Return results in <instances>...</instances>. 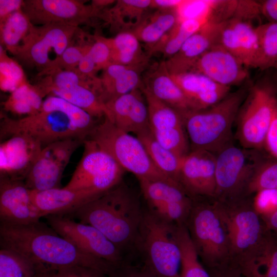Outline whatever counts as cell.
Returning a JSON list of instances; mask_svg holds the SVG:
<instances>
[{"mask_svg":"<svg viewBox=\"0 0 277 277\" xmlns=\"http://www.w3.org/2000/svg\"><path fill=\"white\" fill-rule=\"evenodd\" d=\"M38 277H51L50 274V271L45 272L40 274Z\"/></svg>","mask_w":277,"mask_h":277,"instance_id":"obj_56","label":"cell"},{"mask_svg":"<svg viewBox=\"0 0 277 277\" xmlns=\"http://www.w3.org/2000/svg\"><path fill=\"white\" fill-rule=\"evenodd\" d=\"M142 87L155 97L181 113L197 110L168 71L165 61L152 66L142 81Z\"/></svg>","mask_w":277,"mask_h":277,"instance_id":"obj_23","label":"cell"},{"mask_svg":"<svg viewBox=\"0 0 277 277\" xmlns=\"http://www.w3.org/2000/svg\"><path fill=\"white\" fill-rule=\"evenodd\" d=\"M106 105L110 121L122 130L137 135L150 129L147 104L141 89L113 98Z\"/></svg>","mask_w":277,"mask_h":277,"instance_id":"obj_21","label":"cell"},{"mask_svg":"<svg viewBox=\"0 0 277 277\" xmlns=\"http://www.w3.org/2000/svg\"><path fill=\"white\" fill-rule=\"evenodd\" d=\"M27 82L21 66L10 58L6 49L0 48V87L5 92H12L18 87Z\"/></svg>","mask_w":277,"mask_h":277,"instance_id":"obj_43","label":"cell"},{"mask_svg":"<svg viewBox=\"0 0 277 277\" xmlns=\"http://www.w3.org/2000/svg\"><path fill=\"white\" fill-rule=\"evenodd\" d=\"M107 40L111 49L112 63L141 69L147 63L141 42L133 32H120Z\"/></svg>","mask_w":277,"mask_h":277,"instance_id":"obj_29","label":"cell"},{"mask_svg":"<svg viewBox=\"0 0 277 277\" xmlns=\"http://www.w3.org/2000/svg\"><path fill=\"white\" fill-rule=\"evenodd\" d=\"M240 272L243 277H277V240L273 234Z\"/></svg>","mask_w":277,"mask_h":277,"instance_id":"obj_35","label":"cell"},{"mask_svg":"<svg viewBox=\"0 0 277 277\" xmlns=\"http://www.w3.org/2000/svg\"><path fill=\"white\" fill-rule=\"evenodd\" d=\"M215 154L194 150L182 157L177 182L192 198L214 197L216 189Z\"/></svg>","mask_w":277,"mask_h":277,"instance_id":"obj_17","label":"cell"},{"mask_svg":"<svg viewBox=\"0 0 277 277\" xmlns=\"http://www.w3.org/2000/svg\"><path fill=\"white\" fill-rule=\"evenodd\" d=\"M0 245L2 248L15 251L48 271L82 266L113 276L118 269L82 251L40 221L27 225L1 223Z\"/></svg>","mask_w":277,"mask_h":277,"instance_id":"obj_1","label":"cell"},{"mask_svg":"<svg viewBox=\"0 0 277 277\" xmlns=\"http://www.w3.org/2000/svg\"><path fill=\"white\" fill-rule=\"evenodd\" d=\"M43 146L24 134L11 135L0 145V177L24 181Z\"/></svg>","mask_w":277,"mask_h":277,"instance_id":"obj_19","label":"cell"},{"mask_svg":"<svg viewBox=\"0 0 277 277\" xmlns=\"http://www.w3.org/2000/svg\"><path fill=\"white\" fill-rule=\"evenodd\" d=\"M190 71L204 74L215 82L229 87L246 83L249 76L248 68L217 44L203 53Z\"/></svg>","mask_w":277,"mask_h":277,"instance_id":"obj_20","label":"cell"},{"mask_svg":"<svg viewBox=\"0 0 277 277\" xmlns=\"http://www.w3.org/2000/svg\"><path fill=\"white\" fill-rule=\"evenodd\" d=\"M207 22L188 19L178 21L174 28L154 47L163 52L164 55L171 57L181 49L185 42Z\"/></svg>","mask_w":277,"mask_h":277,"instance_id":"obj_39","label":"cell"},{"mask_svg":"<svg viewBox=\"0 0 277 277\" xmlns=\"http://www.w3.org/2000/svg\"><path fill=\"white\" fill-rule=\"evenodd\" d=\"M48 225L60 236L85 253L122 266L124 253L94 227L77 222L64 215L46 216Z\"/></svg>","mask_w":277,"mask_h":277,"instance_id":"obj_13","label":"cell"},{"mask_svg":"<svg viewBox=\"0 0 277 277\" xmlns=\"http://www.w3.org/2000/svg\"><path fill=\"white\" fill-rule=\"evenodd\" d=\"M277 94V70H275L273 75V83H272Z\"/></svg>","mask_w":277,"mask_h":277,"instance_id":"obj_55","label":"cell"},{"mask_svg":"<svg viewBox=\"0 0 277 277\" xmlns=\"http://www.w3.org/2000/svg\"><path fill=\"white\" fill-rule=\"evenodd\" d=\"M142 193L148 206L159 203H191L192 199L181 185L172 181L140 180Z\"/></svg>","mask_w":277,"mask_h":277,"instance_id":"obj_33","label":"cell"},{"mask_svg":"<svg viewBox=\"0 0 277 277\" xmlns=\"http://www.w3.org/2000/svg\"><path fill=\"white\" fill-rule=\"evenodd\" d=\"M83 145L81 159L65 187L100 196L122 181L125 171L94 141L87 138Z\"/></svg>","mask_w":277,"mask_h":277,"instance_id":"obj_12","label":"cell"},{"mask_svg":"<svg viewBox=\"0 0 277 277\" xmlns=\"http://www.w3.org/2000/svg\"><path fill=\"white\" fill-rule=\"evenodd\" d=\"M136 136L144 145L155 167L168 177L178 183V174L183 157L160 144L150 129Z\"/></svg>","mask_w":277,"mask_h":277,"instance_id":"obj_31","label":"cell"},{"mask_svg":"<svg viewBox=\"0 0 277 277\" xmlns=\"http://www.w3.org/2000/svg\"><path fill=\"white\" fill-rule=\"evenodd\" d=\"M215 205L226 231L231 264L241 270L255 256L271 232L254 209L252 196L231 202L215 200Z\"/></svg>","mask_w":277,"mask_h":277,"instance_id":"obj_5","label":"cell"},{"mask_svg":"<svg viewBox=\"0 0 277 277\" xmlns=\"http://www.w3.org/2000/svg\"><path fill=\"white\" fill-rule=\"evenodd\" d=\"M176 226L144 210L135 249L142 255L144 265L157 277H181Z\"/></svg>","mask_w":277,"mask_h":277,"instance_id":"obj_7","label":"cell"},{"mask_svg":"<svg viewBox=\"0 0 277 277\" xmlns=\"http://www.w3.org/2000/svg\"><path fill=\"white\" fill-rule=\"evenodd\" d=\"M115 277H157L147 267L144 265L140 268L125 269Z\"/></svg>","mask_w":277,"mask_h":277,"instance_id":"obj_52","label":"cell"},{"mask_svg":"<svg viewBox=\"0 0 277 277\" xmlns=\"http://www.w3.org/2000/svg\"><path fill=\"white\" fill-rule=\"evenodd\" d=\"M171 75L197 110L216 104L230 92L231 87L220 85L198 72Z\"/></svg>","mask_w":277,"mask_h":277,"instance_id":"obj_24","label":"cell"},{"mask_svg":"<svg viewBox=\"0 0 277 277\" xmlns=\"http://www.w3.org/2000/svg\"><path fill=\"white\" fill-rule=\"evenodd\" d=\"M263 151L238 146L233 141L217 152L214 198L220 202H231L247 197L252 176L267 156Z\"/></svg>","mask_w":277,"mask_h":277,"instance_id":"obj_9","label":"cell"},{"mask_svg":"<svg viewBox=\"0 0 277 277\" xmlns=\"http://www.w3.org/2000/svg\"><path fill=\"white\" fill-rule=\"evenodd\" d=\"M89 45H70L63 53L58 67L65 69H76L80 61L87 52Z\"/></svg>","mask_w":277,"mask_h":277,"instance_id":"obj_46","label":"cell"},{"mask_svg":"<svg viewBox=\"0 0 277 277\" xmlns=\"http://www.w3.org/2000/svg\"><path fill=\"white\" fill-rule=\"evenodd\" d=\"M22 10L35 26L56 24L76 27L93 17L102 19L103 11L77 0H26Z\"/></svg>","mask_w":277,"mask_h":277,"instance_id":"obj_15","label":"cell"},{"mask_svg":"<svg viewBox=\"0 0 277 277\" xmlns=\"http://www.w3.org/2000/svg\"><path fill=\"white\" fill-rule=\"evenodd\" d=\"M263 150L270 156L277 160V104L271 123L265 138Z\"/></svg>","mask_w":277,"mask_h":277,"instance_id":"obj_48","label":"cell"},{"mask_svg":"<svg viewBox=\"0 0 277 277\" xmlns=\"http://www.w3.org/2000/svg\"><path fill=\"white\" fill-rule=\"evenodd\" d=\"M176 235L181 253V277H211L198 256L185 224L177 225Z\"/></svg>","mask_w":277,"mask_h":277,"instance_id":"obj_38","label":"cell"},{"mask_svg":"<svg viewBox=\"0 0 277 277\" xmlns=\"http://www.w3.org/2000/svg\"><path fill=\"white\" fill-rule=\"evenodd\" d=\"M183 1L179 0H153L151 8L157 9H174L177 8Z\"/></svg>","mask_w":277,"mask_h":277,"instance_id":"obj_53","label":"cell"},{"mask_svg":"<svg viewBox=\"0 0 277 277\" xmlns=\"http://www.w3.org/2000/svg\"><path fill=\"white\" fill-rule=\"evenodd\" d=\"M192 199L185 225L201 263L207 270L230 264L228 237L215 199Z\"/></svg>","mask_w":277,"mask_h":277,"instance_id":"obj_6","label":"cell"},{"mask_svg":"<svg viewBox=\"0 0 277 277\" xmlns=\"http://www.w3.org/2000/svg\"><path fill=\"white\" fill-rule=\"evenodd\" d=\"M211 277H243L240 270L231 264L208 270Z\"/></svg>","mask_w":277,"mask_h":277,"instance_id":"obj_51","label":"cell"},{"mask_svg":"<svg viewBox=\"0 0 277 277\" xmlns=\"http://www.w3.org/2000/svg\"><path fill=\"white\" fill-rule=\"evenodd\" d=\"M151 4V0L117 1L113 7L104 10L103 20L120 32L132 31L144 18Z\"/></svg>","mask_w":277,"mask_h":277,"instance_id":"obj_27","label":"cell"},{"mask_svg":"<svg viewBox=\"0 0 277 277\" xmlns=\"http://www.w3.org/2000/svg\"><path fill=\"white\" fill-rule=\"evenodd\" d=\"M84 141L67 139L44 146L24 180L27 187L38 191L60 188L65 169Z\"/></svg>","mask_w":277,"mask_h":277,"instance_id":"obj_14","label":"cell"},{"mask_svg":"<svg viewBox=\"0 0 277 277\" xmlns=\"http://www.w3.org/2000/svg\"><path fill=\"white\" fill-rule=\"evenodd\" d=\"M51 277H107L104 273L90 267L73 266L50 271Z\"/></svg>","mask_w":277,"mask_h":277,"instance_id":"obj_47","label":"cell"},{"mask_svg":"<svg viewBox=\"0 0 277 277\" xmlns=\"http://www.w3.org/2000/svg\"><path fill=\"white\" fill-rule=\"evenodd\" d=\"M276 104L277 94L272 83L251 85L235 121V137L241 146L264 150Z\"/></svg>","mask_w":277,"mask_h":277,"instance_id":"obj_10","label":"cell"},{"mask_svg":"<svg viewBox=\"0 0 277 277\" xmlns=\"http://www.w3.org/2000/svg\"><path fill=\"white\" fill-rule=\"evenodd\" d=\"M87 138L94 141L125 171L133 174L138 181H175L155 167L136 136L118 128L107 118L98 123Z\"/></svg>","mask_w":277,"mask_h":277,"instance_id":"obj_8","label":"cell"},{"mask_svg":"<svg viewBox=\"0 0 277 277\" xmlns=\"http://www.w3.org/2000/svg\"><path fill=\"white\" fill-rule=\"evenodd\" d=\"M24 1L0 0V22L13 13L22 9Z\"/></svg>","mask_w":277,"mask_h":277,"instance_id":"obj_49","label":"cell"},{"mask_svg":"<svg viewBox=\"0 0 277 277\" xmlns=\"http://www.w3.org/2000/svg\"><path fill=\"white\" fill-rule=\"evenodd\" d=\"M1 138L16 134H27L45 146L71 138L85 140L101 121L67 101L47 96L37 113L19 118L1 114Z\"/></svg>","mask_w":277,"mask_h":277,"instance_id":"obj_2","label":"cell"},{"mask_svg":"<svg viewBox=\"0 0 277 277\" xmlns=\"http://www.w3.org/2000/svg\"><path fill=\"white\" fill-rule=\"evenodd\" d=\"M147 104L149 128L155 140L163 146L183 157L190 150L180 112L155 97L142 87Z\"/></svg>","mask_w":277,"mask_h":277,"instance_id":"obj_16","label":"cell"},{"mask_svg":"<svg viewBox=\"0 0 277 277\" xmlns=\"http://www.w3.org/2000/svg\"><path fill=\"white\" fill-rule=\"evenodd\" d=\"M224 22L208 21L193 34L177 53L165 61L169 73L176 74L190 71L196 61L217 44Z\"/></svg>","mask_w":277,"mask_h":277,"instance_id":"obj_22","label":"cell"},{"mask_svg":"<svg viewBox=\"0 0 277 277\" xmlns=\"http://www.w3.org/2000/svg\"><path fill=\"white\" fill-rule=\"evenodd\" d=\"M277 188V160L266 156L256 168L248 184L246 197L259 191Z\"/></svg>","mask_w":277,"mask_h":277,"instance_id":"obj_42","label":"cell"},{"mask_svg":"<svg viewBox=\"0 0 277 277\" xmlns=\"http://www.w3.org/2000/svg\"><path fill=\"white\" fill-rule=\"evenodd\" d=\"M250 86L246 83L216 104L183 116L190 150L216 154L233 141L232 127Z\"/></svg>","mask_w":277,"mask_h":277,"instance_id":"obj_4","label":"cell"},{"mask_svg":"<svg viewBox=\"0 0 277 277\" xmlns=\"http://www.w3.org/2000/svg\"><path fill=\"white\" fill-rule=\"evenodd\" d=\"M42 76L45 77L35 85L44 96L56 90L67 89L78 85H88L93 88L95 81L83 76L77 69L55 68Z\"/></svg>","mask_w":277,"mask_h":277,"instance_id":"obj_40","label":"cell"},{"mask_svg":"<svg viewBox=\"0 0 277 277\" xmlns=\"http://www.w3.org/2000/svg\"><path fill=\"white\" fill-rule=\"evenodd\" d=\"M259 40L256 68L277 70V23L268 22L256 27Z\"/></svg>","mask_w":277,"mask_h":277,"instance_id":"obj_41","label":"cell"},{"mask_svg":"<svg viewBox=\"0 0 277 277\" xmlns=\"http://www.w3.org/2000/svg\"><path fill=\"white\" fill-rule=\"evenodd\" d=\"M144 210L138 196L122 181L73 214L80 222L100 231L124 253L135 248Z\"/></svg>","mask_w":277,"mask_h":277,"instance_id":"obj_3","label":"cell"},{"mask_svg":"<svg viewBox=\"0 0 277 277\" xmlns=\"http://www.w3.org/2000/svg\"><path fill=\"white\" fill-rule=\"evenodd\" d=\"M141 69L111 63L102 70L95 83V89L106 104L121 95L142 87Z\"/></svg>","mask_w":277,"mask_h":277,"instance_id":"obj_26","label":"cell"},{"mask_svg":"<svg viewBox=\"0 0 277 277\" xmlns=\"http://www.w3.org/2000/svg\"><path fill=\"white\" fill-rule=\"evenodd\" d=\"M176 9H157L151 15L144 17L132 32L141 42L152 48L174 28L178 22Z\"/></svg>","mask_w":277,"mask_h":277,"instance_id":"obj_28","label":"cell"},{"mask_svg":"<svg viewBox=\"0 0 277 277\" xmlns=\"http://www.w3.org/2000/svg\"><path fill=\"white\" fill-rule=\"evenodd\" d=\"M252 203L263 219L267 217L277 210V188L258 191L252 196Z\"/></svg>","mask_w":277,"mask_h":277,"instance_id":"obj_44","label":"cell"},{"mask_svg":"<svg viewBox=\"0 0 277 277\" xmlns=\"http://www.w3.org/2000/svg\"><path fill=\"white\" fill-rule=\"evenodd\" d=\"M49 271L23 255L10 249L1 248L0 277H38Z\"/></svg>","mask_w":277,"mask_h":277,"instance_id":"obj_37","label":"cell"},{"mask_svg":"<svg viewBox=\"0 0 277 277\" xmlns=\"http://www.w3.org/2000/svg\"><path fill=\"white\" fill-rule=\"evenodd\" d=\"M268 229L277 240V210L267 217L263 219Z\"/></svg>","mask_w":277,"mask_h":277,"instance_id":"obj_54","label":"cell"},{"mask_svg":"<svg viewBox=\"0 0 277 277\" xmlns=\"http://www.w3.org/2000/svg\"><path fill=\"white\" fill-rule=\"evenodd\" d=\"M44 97L36 86L31 85L27 82L10 93L3 103V106L6 111L25 117L41 110Z\"/></svg>","mask_w":277,"mask_h":277,"instance_id":"obj_34","label":"cell"},{"mask_svg":"<svg viewBox=\"0 0 277 277\" xmlns=\"http://www.w3.org/2000/svg\"><path fill=\"white\" fill-rule=\"evenodd\" d=\"M77 28L56 24L35 25L14 55L34 67L40 76L45 75L58 68L61 57L72 44Z\"/></svg>","mask_w":277,"mask_h":277,"instance_id":"obj_11","label":"cell"},{"mask_svg":"<svg viewBox=\"0 0 277 277\" xmlns=\"http://www.w3.org/2000/svg\"><path fill=\"white\" fill-rule=\"evenodd\" d=\"M87 54L98 71L103 70L112 63L111 49L106 37H96L94 41L90 44Z\"/></svg>","mask_w":277,"mask_h":277,"instance_id":"obj_45","label":"cell"},{"mask_svg":"<svg viewBox=\"0 0 277 277\" xmlns=\"http://www.w3.org/2000/svg\"><path fill=\"white\" fill-rule=\"evenodd\" d=\"M42 217L24 181L0 177L1 223L27 225Z\"/></svg>","mask_w":277,"mask_h":277,"instance_id":"obj_18","label":"cell"},{"mask_svg":"<svg viewBox=\"0 0 277 277\" xmlns=\"http://www.w3.org/2000/svg\"><path fill=\"white\" fill-rule=\"evenodd\" d=\"M61 97L98 120L107 118L110 113L106 104L94 89L88 85H78L67 89L56 90L49 95Z\"/></svg>","mask_w":277,"mask_h":277,"instance_id":"obj_30","label":"cell"},{"mask_svg":"<svg viewBox=\"0 0 277 277\" xmlns=\"http://www.w3.org/2000/svg\"><path fill=\"white\" fill-rule=\"evenodd\" d=\"M242 51L243 64L247 68H256L259 54V40L256 27L251 22L237 18L229 20Z\"/></svg>","mask_w":277,"mask_h":277,"instance_id":"obj_36","label":"cell"},{"mask_svg":"<svg viewBox=\"0 0 277 277\" xmlns=\"http://www.w3.org/2000/svg\"><path fill=\"white\" fill-rule=\"evenodd\" d=\"M32 191L34 202L42 217L73 213L99 197L86 191L72 190L65 187Z\"/></svg>","mask_w":277,"mask_h":277,"instance_id":"obj_25","label":"cell"},{"mask_svg":"<svg viewBox=\"0 0 277 277\" xmlns=\"http://www.w3.org/2000/svg\"><path fill=\"white\" fill-rule=\"evenodd\" d=\"M261 14L270 22L277 23V0L259 1Z\"/></svg>","mask_w":277,"mask_h":277,"instance_id":"obj_50","label":"cell"},{"mask_svg":"<svg viewBox=\"0 0 277 277\" xmlns=\"http://www.w3.org/2000/svg\"><path fill=\"white\" fill-rule=\"evenodd\" d=\"M34 26L22 9L13 13L0 22L1 45L14 55Z\"/></svg>","mask_w":277,"mask_h":277,"instance_id":"obj_32","label":"cell"}]
</instances>
